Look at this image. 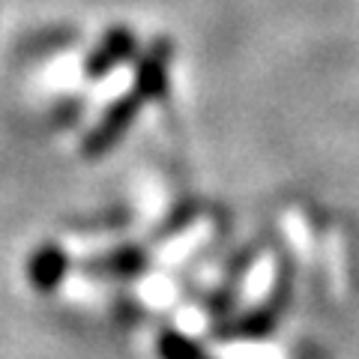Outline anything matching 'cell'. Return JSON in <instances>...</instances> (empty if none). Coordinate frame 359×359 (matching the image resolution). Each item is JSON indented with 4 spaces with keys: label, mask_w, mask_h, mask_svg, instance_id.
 Wrapping results in <instances>:
<instances>
[{
    "label": "cell",
    "mask_w": 359,
    "mask_h": 359,
    "mask_svg": "<svg viewBox=\"0 0 359 359\" xmlns=\"http://www.w3.org/2000/svg\"><path fill=\"white\" fill-rule=\"evenodd\" d=\"M141 105H144V99L135 93V90H129L126 96H120L117 102L102 114V120L87 132V138L81 144V153L87 156V159H99V156L114 150L117 144L126 138V132L132 129V123H135V117H138Z\"/></svg>",
    "instance_id": "6da1fadb"
},
{
    "label": "cell",
    "mask_w": 359,
    "mask_h": 359,
    "mask_svg": "<svg viewBox=\"0 0 359 359\" xmlns=\"http://www.w3.org/2000/svg\"><path fill=\"white\" fill-rule=\"evenodd\" d=\"M135 48H138V39H135V33L129 27H111L99 45L93 51H90V57L84 63V72L87 78H105L108 72H114L117 66H123L126 60H132Z\"/></svg>",
    "instance_id": "7a4b0ae2"
},
{
    "label": "cell",
    "mask_w": 359,
    "mask_h": 359,
    "mask_svg": "<svg viewBox=\"0 0 359 359\" xmlns=\"http://www.w3.org/2000/svg\"><path fill=\"white\" fill-rule=\"evenodd\" d=\"M168 60H171V45L165 39H156L147 54L138 63V72H135V93H138L144 102H156L168 93Z\"/></svg>",
    "instance_id": "3957f363"
}]
</instances>
